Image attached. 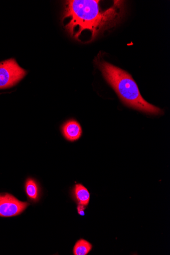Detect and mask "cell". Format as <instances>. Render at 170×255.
<instances>
[{"label": "cell", "mask_w": 170, "mask_h": 255, "mask_svg": "<svg viewBox=\"0 0 170 255\" xmlns=\"http://www.w3.org/2000/svg\"><path fill=\"white\" fill-rule=\"evenodd\" d=\"M100 1L70 0L65 1L62 22L67 33L80 41L83 33H90V41L100 33L116 27L124 14V1H114L113 5L103 9Z\"/></svg>", "instance_id": "obj_1"}, {"label": "cell", "mask_w": 170, "mask_h": 255, "mask_svg": "<svg viewBox=\"0 0 170 255\" xmlns=\"http://www.w3.org/2000/svg\"><path fill=\"white\" fill-rule=\"evenodd\" d=\"M103 77L115 91L123 103L129 107L149 115L163 114L159 108L146 101L132 76L123 69L98 58L95 60Z\"/></svg>", "instance_id": "obj_2"}, {"label": "cell", "mask_w": 170, "mask_h": 255, "mask_svg": "<svg viewBox=\"0 0 170 255\" xmlns=\"http://www.w3.org/2000/svg\"><path fill=\"white\" fill-rule=\"evenodd\" d=\"M15 60L11 58L0 62V89H7L17 84L26 75Z\"/></svg>", "instance_id": "obj_3"}, {"label": "cell", "mask_w": 170, "mask_h": 255, "mask_svg": "<svg viewBox=\"0 0 170 255\" xmlns=\"http://www.w3.org/2000/svg\"><path fill=\"white\" fill-rule=\"evenodd\" d=\"M7 193L0 194V217H12L20 215L28 206Z\"/></svg>", "instance_id": "obj_4"}, {"label": "cell", "mask_w": 170, "mask_h": 255, "mask_svg": "<svg viewBox=\"0 0 170 255\" xmlns=\"http://www.w3.org/2000/svg\"><path fill=\"white\" fill-rule=\"evenodd\" d=\"M62 132L66 140L74 142L79 140L81 136L82 129L78 122L71 120L62 126Z\"/></svg>", "instance_id": "obj_5"}, {"label": "cell", "mask_w": 170, "mask_h": 255, "mask_svg": "<svg viewBox=\"0 0 170 255\" xmlns=\"http://www.w3.org/2000/svg\"><path fill=\"white\" fill-rule=\"evenodd\" d=\"M75 195L79 204L84 206L88 205L90 200V193L82 184H78L76 185Z\"/></svg>", "instance_id": "obj_6"}, {"label": "cell", "mask_w": 170, "mask_h": 255, "mask_svg": "<svg viewBox=\"0 0 170 255\" xmlns=\"http://www.w3.org/2000/svg\"><path fill=\"white\" fill-rule=\"evenodd\" d=\"M92 245L88 242L81 240L77 242L74 248L75 255H86L91 250Z\"/></svg>", "instance_id": "obj_7"}, {"label": "cell", "mask_w": 170, "mask_h": 255, "mask_svg": "<svg viewBox=\"0 0 170 255\" xmlns=\"http://www.w3.org/2000/svg\"><path fill=\"white\" fill-rule=\"evenodd\" d=\"M26 191L28 196L33 200H36L38 196V188L36 181L29 178L26 183Z\"/></svg>", "instance_id": "obj_8"}, {"label": "cell", "mask_w": 170, "mask_h": 255, "mask_svg": "<svg viewBox=\"0 0 170 255\" xmlns=\"http://www.w3.org/2000/svg\"><path fill=\"white\" fill-rule=\"evenodd\" d=\"M84 210H85L84 206L79 204V205L78 207V213L80 215H81V216L84 215Z\"/></svg>", "instance_id": "obj_9"}]
</instances>
